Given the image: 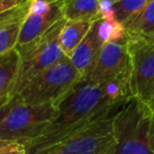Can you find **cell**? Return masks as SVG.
Masks as SVG:
<instances>
[{
  "instance_id": "cell-7",
  "label": "cell",
  "mask_w": 154,
  "mask_h": 154,
  "mask_svg": "<svg viewBox=\"0 0 154 154\" xmlns=\"http://www.w3.org/2000/svg\"><path fill=\"white\" fill-rule=\"evenodd\" d=\"M128 49L131 96L150 107L154 100V43L128 38Z\"/></svg>"
},
{
  "instance_id": "cell-8",
  "label": "cell",
  "mask_w": 154,
  "mask_h": 154,
  "mask_svg": "<svg viewBox=\"0 0 154 154\" xmlns=\"http://www.w3.org/2000/svg\"><path fill=\"white\" fill-rule=\"evenodd\" d=\"M129 71L128 38L125 34L122 38L110 39L103 45L91 68L82 76V79L101 84L122 76H129Z\"/></svg>"
},
{
  "instance_id": "cell-5",
  "label": "cell",
  "mask_w": 154,
  "mask_h": 154,
  "mask_svg": "<svg viewBox=\"0 0 154 154\" xmlns=\"http://www.w3.org/2000/svg\"><path fill=\"white\" fill-rule=\"evenodd\" d=\"M57 114L52 103L26 105L17 99L0 122V140L26 145L36 139Z\"/></svg>"
},
{
  "instance_id": "cell-18",
  "label": "cell",
  "mask_w": 154,
  "mask_h": 154,
  "mask_svg": "<svg viewBox=\"0 0 154 154\" xmlns=\"http://www.w3.org/2000/svg\"><path fill=\"white\" fill-rule=\"evenodd\" d=\"M22 2V0H0V16L11 11Z\"/></svg>"
},
{
  "instance_id": "cell-22",
  "label": "cell",
  "mask_w": 154,
  "mask_h": 154,
  "mask_svg": "<svg viewBox=\"0 0 154 154\" xmlns=\"http://www.w3.org/2000/svg\"><path fill=\"white\" fill-rule=\"evenodd\" d=\"M150 109H151V111H154V100H153V103H151V105H150Z\"/></svg>"
},
{
  "instance_id": "cell-13",
  "label": "cell",
  "mask_w": 154,
  "mask_h": 154,
  "mask_svg": "<svg viewBox=\"0 0 154 154\" xmlns=\"http://www.w3.org/2000/svg\"><path fill=\"white\" fill-rule=\"evenodd\" d=\"M19 53L17 50L0 56V107L12 99V91L19 68Z\"/></svg>"
},
{
  "instance_id": "cell-1",
  "label": "cell",
  "mask_w": 154,
  "mask_h": 154,
  "mask_svg": "<svg viewBox=\"0 0 154 154\" xmlns=\"http://www.w3.org/2000/svg\"><path fill=\"white\" fill-rule=\"evenodd\" d=\"M122 105L109 95L103 82L82 78L56 105L57 114L42 133L26 146V154H45L53 147L94 122L112 116Z\"/></svg>"
},
{
  "instance_id": "cell-9",
  "label": "cell",
  "mask_w": 154,
  "mask_h": 154,
  "mask_svg": "<svg viewBox=\"0 0 154 154\" xmlns=\"http://www.w3.org/2000/svg\"><path fill=\"white\" fill-rule=\"evenodd\" d=\"M124 36L125 31L120 26L99 18L93 21L89 32L69 59L80 75L84 76L96 59L103 45L110 39H118Z\"/></svg>"
},
{
  "instance_id": "cell-16",
  "label": "cell",
  "mask_w": 154,
  "mask_h": 154,
  "mask_svg": "<svg viewBox=\"0 0 154 154\" xmlns=\"http://www.w3.org/2000/svg\"><path fill=\"white\" fill-rule=\"evenodd\" d=\"M149 0H115L112 1L114 21L122 29L128 26L146 7Z\"/></svg>"
},
{
  "instance_id": "cell-10",
  "label": "cell",
  "mask_w": 154,
  "mask_h": 154,
  "mask_svg": "<svg viewBox=\"0 0 154 154\" xmlns=\"http://www.w3.org/2000/svg\"><path fill=\"white\" fill-rule=\"evenodd\" d=\"M63 0H30L28 12L18 38L17 47H22L32 42L45 34L52 26L61 20ZM16 47V48H17Z\"/></svg>"
},
{
  "instance_id": "cell-12",
  "label": "cell",
  "mask_w": 154,
  "mask_h": 154,
  "mask_svg": "<svg viewBox=\"0 0 154 154\" xmlns=\"http://www.w3.org/2000/svg\"><path fill=\"white\" fill-rule=\"evenodd\" d=\"M129 39L154 43V0H149L146 7L124 29Z\"/></svg>"
},
{
  "instance_id": "cell-2",
  "label": "cell",
  "mask_w": 154,
  "mask_h": 154,
  "mask_svg": "<svg viewBox=\"0 0 154 154\" xmlns=\"http://www.w3.org/2000/svg\"><path fill=\"white\" fill-rule=\"evenodd\" d=\"M82 78L70 59L64 57L32 78L15 97L26 105L52 103L56 107Z\"/></svg>"
},
{
  "instance_id": "cell-17",
  "label": "cell",
  "mask_w": 154,
  "mask_h": 154,
  "mask_svg": "<svg viewBox=\"0 0 154 154\" xmlns=\"http://www.w3.org/2000/svg\"><path fill=\"white\" fill-rule=\"evenodd\" d=\"M0 154H26V150L23 145L11 143L0 149Z\"/></svg>"
},
{
  "instance_id": "cell-19",
  "label": "cell",
  "mask_w": 154,
  "mask_h": 154,
  "mask_svg": "<svg viewBox=\"0 0 154 154\" xmlns=\"http://www.w3.org/2000/svg\"><path fill=\"white\" fill-rule=\"evenodd\" d=\"M16 101H17V97H13V98L10 99L8 103H5V105H2L0 107V122H2V119L5 117V115L9 113V111L12 109V107L16 103Z\"/></svg>"
},
{
  "instance_id": "cell-3",
  "label": "cell",
  "mask_w": 154,
  "mask_h": 154,
  "mask_svg": "<svg viewBox=\"0 0 154 154\" xmlns=\"http://www.w3.org/2000/svg\"><path fill=\"white\" fill-rule=\"evenodd\" d=\"M64 22L66 20L62 18L32 42L16 48L20 61L12 97L17 96L36 75L66 57L59 45V34Z\"/></svg>"
},
{
  "instance_id": "cell-4",
  "label": "cell",
  "mask_w": 154,
  "mask_h": 154,
  "mask_svg": "<svg viewBox=\"0 0 154 154\" xmlns=\"http://www.w3.org/2000/svg\"><path fill=\"white\" fill-rule=\"evenodd\" d=\"M151 109L135 98H130L113 115L116 141L114 154H152L149 147Z\"/></svg>"
},
{
  "instance_id": "cell-14",
  "label": "cell",
  "mask_w": 154,
  "mask_h": 154,
  "mask_svg": "<svg viewBox=\"0 0 154 154\" xmlns=\"http://www.w3.org/2000/svg\"><path fill=\"white\" fill-rule=\"evenodd\" d=\"M62 17L66 21H95L100 18L99 0H63Z\"/></svg>"
},
{
  "instance_id": "cell-11",
  "label": "cell",
  "mask_w": 154,
  "mask_h": 154,
  "mask_svg": "<svg viewBox=\"0 0 154 154\" xmlns=\"http://www.w3.org/2000/svg\"><path fill=\"white\" fill-rule=\"evenodd\" d=\"M30 0L22 2L3 15L0 24V56L16 49Z\"/></svg>"
},
{
  "instance_id": "cell-15",
  "label": "cell",
  "mask_w": 154,
  "mask_h": 154,
  "mask_svg": "<svg viewBox=\"0 0 154 154\" xmlns=\"http://www.w3.org/2000/svg\"><path fill=\"white\" fill-rule=\"evenodd\" d=\"M93 22L66 21L59 34V45L66 57H70L89 32Z\"/></svg>"
},
{
  "instance_id": "cell-6",
  "label": "cell",
  "mask_w": 154,
  "mask_h": 154,
  "mask_svg": "<svg viewBox=\"0 0 154 154\" xmlns=\"http://www.w3.org/2000/svg\"><path fill=\"white\" fill-rule=\"evenodd\" d=\"M113 115L71 135L45 154H114Z\"/></svg>"
},
{
  "instance_id": "cell-20",
  "label": "cell",
  "mask_w": 154,
  "mask_h": 154,
  "mask_svg": "<svg viewBox=\"0 0 154 154\" xmlns=\"http://www.w3.org/2000/svg\"><path fill=\"white\" fill-rule=\"evenodd\" d=\"M149 147L152 154H154V111H152L149 125Z\"/></svg>"
},
{
  "instance_id": "cell-21",
  "label": "cell",
  "mask_w": 154,
  "mask_h": 154,
  "mask_svg": "<svg viewBox=\"0 0 154 154\" xmlns=\"http://www.w3.org/2000/svg\"><path fill=\"white\" fill-rule=\"evenodd\" d=\"M9 143H5V141L0 140V149H1V148H3V147H5V146L9 145Z\"/></svg>"
},
{
  "instance_id": "cell-23",
  "label": "cell",
  "mask_w": 154,
  "mask_h": 154,
  "mask_svg": "<svg viewBox=\"0 0 154 154\" xmlns=\"http://www.w3.org/2000/svg\"><path fill=\"white\" fill-rule=\"evenodd\" d=\"M5 14H3V15H5ZM3 15L2 16H0V24H1V22H2V20H3Z\"/></svg>"
}]
</instances>
